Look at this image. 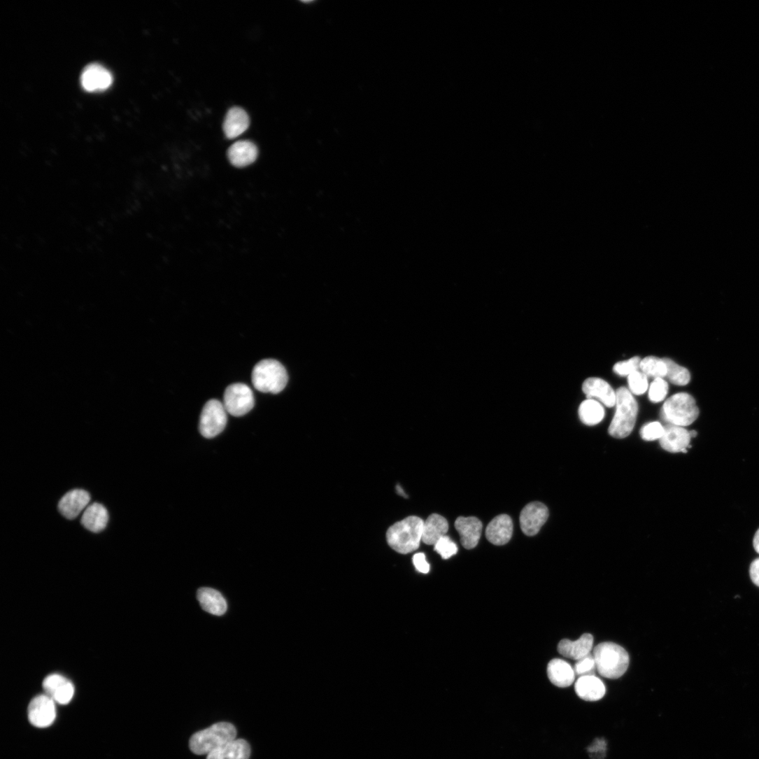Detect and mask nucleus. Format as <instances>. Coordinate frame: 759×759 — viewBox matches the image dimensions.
<instances>
[{"mask_svg": "<svg viewBox=\"0 0 759 759\" xmlns=\"http://www.w3.org/2000/svg\"><path fill=\"white\" fill-rule=\"evenodd\" d=\"M90 494L83 490H73L66 494L59 503V511L69 520H74L88 506Z\"/></svg>", "mask_w": 759, "mask_h": 759, "instance_id": "obj_15", "label": "nucleus"}, {"mask_svg": "<svg viewBox=\"0 0 759 759\" xmlns=\"http://www.w3.org/2000/svg\"><path fill=\"white\" fill-rule=\"evenodd\" d=\"M663 360L667 369L665 378L669 382L679 386H685L690 383L691 376L686 368L677 364L671 359L664 358Z\"/></svg>", "mask_w": 759, "mask_h": 759, "instance_id": "obj_28", "label": "nucleus"}, {"mask_svg": "<svg viewBox=\"0 0 759 759\" xmlns=\"http://www.w3.org/2000/svg\"><path fill=\"white\" fill-rule=\"evenodd\" d=\"M549 516L548 508L542 503L532 502L527 505L520 517L523 532L529 537L535 536L546 523Z\"/></svg>", "mask_w": 759, "mask_h": 759, "instance_id": "obj_10", "label": "nucleus"}, {"mask_svg": "<svg viewBox=\"0 0 759 759\" xmlns=\"http://www.w3.org/2000/svg\"><path fill=\"white\" fill-rule=\"evenodd\" d=\"M640 369L648 377L664 378L666 377L667 369L663 359L656 357H647L641 360Z\"/></svg>", "mask_w": 759, "mask_h": 759, "instance_id": "obj_29", "label": "nucleus"}, {"mask_svg": "<svg viewBox=\"0 0 759 759\" xmlns=\"http://www.w3.org/2000/svg\"><path fill=\"white\" fill-rule=\"evenodd\" d=\"M250 746L244 739H239L208 755L207 759H249Z\"/></svg>", "mask_w": 759, "mask_h": 759, "instance_id": "obj_26", "label": "nucleus"}, {"mask_svg": "<svg viewBox=\"0 0 759 759\" xmlns=\"http://www.w3.org/2000/svg\"><path fill=\"white\" fill-rule=\"evenodd\" d=\"M583 392L588 399L595 398L607 407L616 404L617 395L609 383L599 378H589L582 385Z\"/></svg>", "mask_w": 759, "mask_h": 759, "instance_id": "obj_14", "label": "nucleus"}, {"mask_svg": "<svg viewBox=\"0 0 759 759\" xmlns=\"http://www.w3.org/2000/svg\"><path fill=\"white\" fill-rule=\"evenodd\" d=\"M448 530L447 520L438 514L430 516L424 522L422 541L427 545H434Z\"/></svg>", "mask_w": 759, "mask_h": 759, "instance_id": "obj_25", "label": "nucleus"}, {"mask_svg": "<svg viewBox=\"0 0 759 759\" xmlns=\"http://www.w3.org/2000/svg\"><path fill=\"white\" fill-rule=\"evenodd\" d=\"M664 428V434L660 439L662 448L671 453H688V448L691 447L690 432L684 427L672 424Z\"/></svg>", "mask_w": 759, "mask_h": 759, "instance_id": "obj_13", "label": "nucleus"}, {"mask_svg": "<svg viewBox=\"0 0 759 759\" xmlns=\"http://www.w3.org/2000/svg\"><path fill=\"white\" fill-rule=\"evenodd\" d=\"M579 416L581 422L588 426L600 423L604 417L603 406L595 400L583 401L579 409Z\"/></svg>", "mask_w": 759, "mask_h": 759, "instance_id": "obj_27", "label": "nucleus"}, {"mask_svg": "<svg viewBox=\"0 0 759 759\" xmlns=\"http://www.w3.org/2000/svg\"><path fill=\"white\" fill-rule=\"evenodd\" d=\"M288 381L285 369L275 360H263L253 370V385L261 392L278 394L284 390Z\"/></svg>", "mask_w": 759, "mask_h": 759, "instance_id": "obj_5", "label": "nucleus"}, {"mask_svg": "<svg viewBox=\"0 0 759 759\" xmlns=\"http://www.w3.org/2000/svg\"><path fill=\"white\" fill-rule=\"evenodd\" d=\"M397 491L399 495L403 496L404 497H406V494L399 485L397 486Z\"/></svg>", "mask_w": 759, "mask_h": 759, "instance_id": "obj_39", "label": "nucleus"}, {"mask_svg": "<svg viewBox=\"0 0 759 759\" xmlns=\"http://www.w3.org/2000/svg\"><path fill=\"white\" fill-rule=\"evenodd\" d=\"M574 689L578 697L586 702L599 701L606 693L604 684L595 676H580Z\"/></svg>", "mask_w": 759, "mask_h": 759, "instance_id": "obj_19", "label": "nucleus"}, {"mask_svg": "<svg viewBox=\"0 0 759 759\" xmlns=\"http://www.w3.org/2000/svg\"><path fill=\"white\" fill-rule=\"evenodd\" d=\"M223 404L227 412L232 416H243L254 407L253 392L246 384H232L225 392Z\"/></svg>", "mask_w": 759, "mask_h": 759, "instance_id": "obj_8", "label": "nucleus"}, {"mask_svg": "<svg viewBox=\"0 0 759 759\" xmlns=\"http://www.w3.org/2000/svg\"><path fill=\"white\" fill-rule=\"evenodd\" d=\"M197 599L206 612L222 616L227 611V604L222 595L211 588H201L197 592Z\"/></svg>", "mask_w": 759, "mask_h": 759, "instance_id": "obj_21", "label": "nucleus"}, {"mask_svg": "<svg viewBox=\"0 0 759 759\" xmlns=\"http://www.w3.org/2000/svg\"><path fill=\"white\" fill-rule=\"evenodd\" d=\"M593 646V636L585 634L575 641L567 639L561 641L558 644V651L563 657L578 661L590 654Z\"/></svg>", "mask_w": 759, "mask_h": 759, "instance_id": "obj_20", "label": "nucleus"}, {"mask_svg": "<svg viewBox=\"0 0 759 759\" xmlns=\"http://www.w3.org/2000/svg\"><path fill=\"white\" fill-rule=\"evenodd\" d=\"M749 575L753 583L759 587V558L751 562Z\"/></svg>", "mask_w": 759, "mask_h": 759, "instance_id": "obj_37", "label": "nucleus"}, {"mask_svg": "<svg viewBox=\"0 0 759 759\" xmlns=\"http://www.w3.org/2000/svg\"><path fill=\"white\" fill-rule=\"evenodd\" d=\"M596 669L595 661L592 654L576 661L574 670L576 676H595Z\"/></svg>", "mask_w": 759, "mask_h": 759, "instance_id": "obj_33", "label": "nucleus"}, {"mask_svg": "<svg viewBox=\"0 0 759 759\" xmlns=\"http://www.w3.org/2000/svg\"><path fill=\"white\" fill-rule=\"evenodd\" d=\"M45 694L57 704H68L75 694L73 684L62 675L54 674L48 676L43 683Z\"/></svg>", "mask_w": 759, "mask_h": 759, "instance_id": "obj_11", "label": "nucleus"}, {"mask_svg": "<svg viewBox=\"0 0 759 759\" xmlns=\"http://www.w3.org/2000/svg\"><path fill=\"white\" fill-rule=\"evenodd\" d=\"M455 527L465 548L470 550L477 546L483 532V523L479 519L476 517H460L455 522Z\"/></svg>", "mask_w": 759, "mask_h": 759, "instance_id": "obj_16", "label": "nucleus"}, {"mask_svg": "<svg viewBox=\"0 0 759 759\" xmlns=\"http://www.w3.org/2000/svg\"><path fill=\"white\" fill-rule=\"evenodd\" d=\"M413 565L420 573L427 574L430 571V565L426 561L425 555L424 553H419L414 555L413 558Z\"/></svg>", "mask_w": 759, "mask_h": 759, "instance_id": "obj_36", "label": "nucleus"}, {"mask_svg": "<svg viewBox=\"0 0 759 759\" xmlns=\"http://www.w3.org/2000/svg\"><path fill=\"white\" fill-rule=\"evenodd\" d=\"M641 360L639 357H634L627 361L618 362L614 366L613 371L618 376H629L639 371Z\"/></svg>", "mask_w": 759, "mask_h": 759, "instance_id": "obj_34", "label": "nucleus"}, {"mask_svg": "<svg viewBox=\"0 0 759 759\" xmlns=\"http://www.w3.org/2000/svg\"><path fill=\"white\" fill-rule=\"evenodd\" d=\"M547 674L550 681L559 688L571 686L574 682L576 676L572 666L560 659H554L548 663Z\"/></svg>", "mask_w": 759, "mask_h": 759, "instance_id": "obj_23", "label": "nucleus"}, {"mask_svg": "<svg viewBox=\"0 0 759 759\" xmlns=\"http://www.w3.org/2000/svg\"><path fill=\"white\" fill-rule=\"evenodd\" d=\"M669 385L664 378H656L649 388L648 397L653 403L663 401L668 394Z\"/></svg>", "mask_w": 759, "mask_h": 759, "instance_id": "obj_31", "label": "nucleus"}, {"mask_svg": "<svg viewBox=\"0 0 759 759\" xmlns=\"http://www.w3.org/2000/svg\"><path fill=\"white\" fill-rule=\"evenodd\" d=\"M424 521L410 516L391 526L386 534L389 546L400 554H408L419 548L422 541Z\"/></svg>", "mask_w": 759, "mask_h": 759, "instance_id": "obj_2", "label": "nucleus"}, {"mask_svg": "<svg viewBox=\"0 0 759 759\" xmlns=\"http://www.w3.org/2000/svg\"><path fill=\"white\" fill-rule=\"evenodd\" d=\"M689 432H690V435L691 437V439L695 438V437H696L697 436V432H696L695 430H691V431H689Z\"/></svg>", "mask_w": 759, "mask_h": 759, "instance_id": "obj_40", "label": "nucleus"}, {"mask_svg": "<svg viewBox=\"0 0 759 759\" xmlns=\"http://www.w3.org/2000/svg\"><path fill=\"white\" fill-rule=\"evenodd\" d=\"M616 395V411L609 432L613 437L623 439L628 437L634 428L639 405L632 393L626 388H619Z\"/></svg>", "mask_w": 759, "mask_h": 759, "instance_id": "obj_3", "label": "nucleus"}, {"mask_svg": "<svg viewBox=\"0 0 759 759\" xmlns=\"http://www.w3.org/2000/svg\"><path fill=\"white\" fill-rule=\"evenodd\" d=\"M56 704L46 694L34 697L28 708L30 723L38 728H46L52 725L57 717Z\"/></svg>", "mask_w": 759, "mask_h": 759, "instance_id": "obj_9", "label": "nucleus"}, {"mask_svg": "<svg viewBox=\"0 0 759 759\" xmlns=\"http://www.w3.org/2000/svg\"><path fill=\"white\" fill-rule=\"evenodd\" d=\"M434 551L442 559L447 560L458 552V547L448 537H441L434 545Z\"/></svg>", "mask_w": 759, "mask_h": 759, "instance_id": "obj_32", "label": "nucleus"}, {"mask_svg": "<svg viewBox=\"0 0 759 759\" xmlns=\"http://www.w3.org/2000/svg\"><path fill=\"white\" fill-rule=\"evenodd\" d=\"M596 670L600 676L609 679H618L627 671L630 656L622 646L611 642L597 645L593 650Z\"/></svg>", "mask_w": 759, "mask_h": 759, "instance_id": "obj_1", "label": "nucleus"}, {"mask_svg": "<svg viewBox=\"0 0 759 759\" xmlns=\"http://www.w3.org/2000/svg\"><path fill=\"white\" fill-rule=\"evenodd\" d=\"M235 727L227 722H221L195 733L190 739L191 751L197 755L210 754L236 739Z\"/></svg>", "mask_w": 759, "mask_h": 759, "instance_id": "obj_4", "label": "nucleus"}, {"mask_svg": "<svg viewBox=\"0 0 759 759\" xmlns=\"http://www.w3.org/2000/svg\"><path fill=\"white\" fill-rule=\"evenodd\" d=\"M80 83L83 89L87 92H101L112 85L113 76L109 71L101 64H92L83 71Z\"/></svg>", "mask_w": 759, "mask_h": 759, "instance_id": "obj_12", "label": "nucleus"}, {"mask_svg": "<svg viewBox=\"0 0 759 759\" xmlns=\"http://www.w3.org/2000/svg\"><path fill=\"white\" fill-rule=\"evenodd\" d=\"M513 532L512 519L508 515L494 518L486 529V537L494 545L503 546L511 540Z\"/></svg>", "mask_w": 759, "mask_h": 759, "instance_id": "obj_18", "label": "nucleus"}, {"mask_svg": "<svg viewBox=\"0 0 759 759\" xmlns=\"http://www.w3.org/2000/svg\"><path fill=\"white\" fill-rule=\"evenodd\" d=\"M665 428L660 422H651L645 425L641 430V436L646 441L660 439Z\"/></svg>", "mask_w": 759, "mask_h": 759, "instance_id": "obj_35", "label": "nucleus"}, {"mask_svg": "<svg viewBox=\"0 0 759 759\" xmlns=\"http://www.w3.org/2000/svg\"><path fill=\"white\" fill-rule=\"evenodd\" d=\"M227 422V411L224 404L217 399H211L202 410L199 430L204 437L213 438L225 430Z\"/></svg>", "mask_w": 759, "mask_h": 759, "instance_id": "obj_7", "label": "nucleus"}, {"mask_svg": "<svg viewBox=\"0 0 759 759\" xmlns=\"http://www.w3.org/2000/svg\"><path fill=\"white\" fill-rule=\"evenodd\" d=\"M630 391L636 395H644L648 389V376L637 371L628 376Z\"/></svg>", "mask_w": 759, "mask_h": 759, "instance_id": "obj_30", "label": "nucleus"}, {"mask_svg": "<svg viewBox=\"0 0 759 759\" xmlns=\"http://www.w3.org/2000/svg\"><path fill=\"white\" fill-rule=\"evenodd\" d=\"M699 414L695 399L686 392L672 395L665 402L661 411L663 420L684 427L693 424Z\"/></svg>", "mask_w": 759, "mask_h": 759, "instance_id": "obj_6", "label": "nucleus"}, {"mask_svg": "<svg viewBox=\"0 0 759 759\" xmlns=\"http://www.w3.org/2000/svg\"><path fill=\"white\" fill-rule=\"evenodd\" d=\"M250 125V119L245 110L239 107H234L227 112L223 129L227 139H233L246 132Z\"/></svg>", "mask_w": 759, "mask_h": 759, "instance_id": "obj_22", "label": "nucleus"}, {"mask_svg": "<svg viewBox=\"0 0 759 759\" xmlns=\"http://www.w3.org/2000/svg\"><path fill=\"white\" fill-rule=\"evenodd\" d=\"M230 163L237 168H244L253 164L258 156L257 146L250 141H239L232 144L227 151Z\"/></svg>", "mask_w": 759, "mask_h": 759, "instance_id": "obj_17", "label": "nucleus"}, {"mask_svg": "<svg viewBox=\"0 0 759 759\" xmlns=\"http://www.w3.org/2000/svg\"><path fill=\"white\" fill-rule=\"evenodd\" d=\"M108 522V513L101 504L94 503L84 511L81 523L87 530L93 533H100L104 530Z\"/></svg>", "mask_w": 759, "mask_h": 759, "instance_id": "obj_24", "label": "nucleus"}, {"mask_svg": "<svg viewBox=\"0 0 759 759\" xmlns=\"http://www.w3.org/2000/svg\"><path fill=\"white\" fill-rule=\"evenodd\" d=\"M753 545L756 553L759 554V528L758 529L753 537Z\"/></svg>", "mask_w": 759, "mask_h": 759, "instance_id": "obj_38", "label": "nucleus"}]
</instances>
